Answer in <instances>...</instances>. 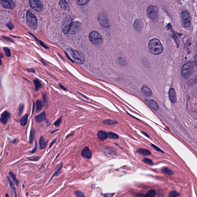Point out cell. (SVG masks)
Returning <instances> with one entry per match:
<instances>
[{
	"label": "cell",
	"instance_id": "obj_1",
	"mask_svg": "<svg viewBox=\"0 0 197 197\" xmlns=\"http://www.w3.org/2000/svg\"><path fill=\"white\" fill-rule=\"evenodd\" d=\"M149 49L152 54L158 55L163 51V47L158 39L154 38L150 40L149 43Z\"/></svg>",
	"mask_w": 197,
	"mask_h": 197
},
{
	"label": "cell",
	"instance_id": "obj_2",
	"mask_svg": "<svg viewBox=\"0 0 197 197\" xmlns=\"http://www.w3.org/2000/svg\"><path fill=\"white\" fill-rule=\"evenodd\" d=\"M67 54L73 61L79 64H82L85 61V58L82 54L71 48L67 49Z\"/></svg>",
	"mask_w": 197,
	"mask_h": 197
},
{
	"label": "cell",
	"instance_id": "obj_3",
	"mask_svg": "<svg viewBox=\"0 0 197 197\" xmlns=\"http://www.w3.org/2000/svg\"><path fill=\"white\" fill-rule=\"evenodd\" d=\"M26 23L28 28L31 29H36L37 27V17L30 10H28L26 13Z\"/></svg>",
	"mask_w": 197,
	"mask_h": 197
},
{
	"label": "cell",
	"instance_id": "obj_4",
	"mask_svg": "<svg viewBox=\"0 0 197 197\" xmlns=\"http://www.w3.org/2000/svg\"><path fill=\"white\" fill-rule=\"evenodd\" d=\"M89 39L91 43L94 45H100L103 42V39L101 35L96 31L90 33Z\"/></svg>",
	"mask_w": 197,
	"mask_h": 197
},
{
	"label": "cell",
	"instance_id": "obj_5",
	"mask_svg": "<svg viewBox=\"0 0 197 197\" xmlns=\"http://www.w3.org/2000/svg\"><path fill=\"white\" fill-rule=\"evenodd\" d=\"M182 24L186 28L190 27L191 25V16L189 12L184 10L180 13Z\"/></svg>",
	"mask_w": 197,
	"mask_h": 197
},
{
	"label": "cell",
	"instance_id": "obj_6",
	"mask_svg": "<svg viewBox=\"0 0 197 197\" xmlns=\"http://www.w3.org/2000/svg\"><path fill=\"white\" fill-rule=\"evenodd\" d=\"M193 64L191 61L184 64L181 70V75L183 77L185 78H189L193 70Z\"/></svg>",
	"mask_w": 197,
	"mask_h": 197
},
{
	"label": "cell",
	"instance_id": "obj_7",
	"mask_svg": "<svg viewBox=\"0 0 197 197\" xmlns=\"http://www.w3.org/2000/svg\"><path fill=\"white\" fill-rule=\"evenodd\" d=\"M73 22L70 16H67L63 20L62 24L61 29L64 34H67L70 31Z\"/></svg>",
	"mask_w": 197,
	"mask_h": 197
},
{
	"label": "cell",
	"instance_id": "obj_8",
	"mask_svg": "<svg viewBox=\"0 0 197 197\" xmlns=\"http://www.w3.org/2000/svg\"><path fill=\"white\" fill-rule=\"evenodd\" d=\"M29 4L32 9L37 13L43 11L44 6L40 0H29Z\"/></svg>",
	"mask_w": 197,
	"mask_h": 197
},
{
	"label": "cell",
	"instance_id": "obj_9",
	"mask_svg": "<svg viewBox=\"0 0 197 197\" xmlns=\"http://www.w3.org/2000/svg\"><path fill=\"white\" fill-rule=\"evenodd\" d=\"M147 14L149 17L153 20L157 19L158 11L157 7L155 6H150L147 9Z\"/></svg>",
	"mask_w": 197,
	"mask_h": 197
},
{
	"label": "cell",
	"instance_id": "obj_10",
	"mask_svg": "<svg viewBox=\"0 0 197 197\" xmlns=\"http://www.w3.org/2000/svg\"><path fill=\"white\" fill-rule=\"evenodd\" d=\"M98 20L102 27L108 28L110 27L108 16L104 12H101L98 15Z\"/></svg>",
	"mask_w": 197,
	"mask_h": 197
},
{
	"label": "cell",
	"instance_id": "obj_11",
	"mask_svg": "<svg viewBox=\"0 0 197 197\" xmlns=\"http://www.w3.org/2000/svg\"><path fill=\"white\" fill-rule=\"evenodd\" d=\"M0 4L4 8L9 9H13L16 7L13 0H0Z\"/></svg>",
	"mask_w": 197,
	"mask_h": 197
},
{
	"label": "cell",
	"instance_id": "obj_12",
	"mask_svg": "<svg viewBox=\"0 0 197 197\" xmlns=\"http://www.w3.org/2000/svg\"><path fill=\"white\" fill-rule=\"evenodd\" d=\"M10 117V114L7 111H5L2 113L0 118V122L3 124H6L9 119Z\"/></svg>",
	"mask_w": 197,
	"mask_h": 197
},
{
	"label": "cell",
	"instance_id": "obj_13",
	"mask_svg": "<svg viewBox=\"0 0 197 197\" xmlns=\"http://www.w3.org/2000/svg\"><path fill=\"white\" fill-rule=\"evenodd\" d=\"M81 154L82 157L86 159H90L92 157V154L88 147H85L83 149Z\"/></svg>",
	"mask_w": 197,
	"mask_h": 197
},
{
	"label": "cell",
	"instance_id": "obj_14",
	"mask_svg": "<svg viewBox=\"0 0 197 197\" xmlns=\"http://www.w3.org/2000/svg\"><path fill=\"white\" fill-rule=\"evenodd\" d=\"M81 24L80 22H73L70 31H71L72 33H76L79 31L81 28Z\"/></svg>",
	"mask_w": 197,
	"mask_h": 197
},
{
	"label": "cell",
	"instance_id": "obj_15",
	"mask_svg": "<svg viewBox=\"0 0 197 197\" xmlns=\"http://www.w3.org/2000/svg\"><path fill=\"white\" fill-rule=\"evenodd\" d=\"M59 5L63 9L68 10L70 8V1L69 0H59Z\"/></svg>",
	"mask_w": 197,
	"mask_h": 197
},
{
	"label": "cell",
	"instance_id": "obj_16",
	"mask_svg": "<svg viewBox=\"0 0 197 197\" xmlns=\"http://www.w3.org/2000/svg\"><path fill=\"white\" fill-rule=\"evenodd\" d=\"M169 97L171 103H174L176 101V97L174 89L171 88L169 91Z\"/></svg>",
	"mask_w": 197,
	"mask_h": 197
},
{
	"label": "cell",
	"instance_id": "obj_17",
	"mask_svg": "<svg viewBox=\"0 0 197 197\" xmlns=\"http://www.w3.org/2000/svg\"><path fill=\"white\" fill-rule=\"evenodd\" d=\"M36 121L38 123H40L46 120V112L44 111L40 114V115L37 116L35 117Z\"/></svg>",
	"mask_w": 197,
	"mask_h": 197
},
{
	"label": "cell",
	"instance_id": "obj_18",
	"mask_svg": "<svg viewBox=\"0 0 197 197\" xmlns=\"http://www.w3.org/2000/svg\"><path fill=\"white\" fill-rule=\"evenodd\" d=\"M97 136L99 139L102 141H104L108 138V134L104 131H99L97 133Z\"/></svg>",
	"mask_w": 197,
	"mask_h": 197
},
{
	"label": "cell",
	"instance_id": "obj_19",
	"mask_svg": "<svg viewBox=\"0 0 197 197\" xmlns=\"http://www.w3.org/2000/svg\"><path fill=\"white\" fill-rule=\"evenodd\" d=\"M141 91L145 96L150 97L152 95V92L148 87L144 86L141 88Z\"/></svg>",
	"mask_w": 197,
	"mask_h": 197
},
{
	"label": "cell",
	"instance_id": "obj_20",
	"mask_svg": "<svg viewBox=\"0 0 197 197\" xmlns=\"http://www.w3.org/2000/svg\"><path fill=\"white\" fill-rule=\"evenodd\" d=\"M142 23L140 19H136L134 22V27L137 31H141L142 28Z\"/></svg>",
	"mask_w": 197,
	"mask_h": 197
},
{
	"label": "cell",
	"instance_id": "obj_21",
	"mask_svg": "<svg viewBox=\"0 0 197 197\" xmlns=\"http://www.w3.org/2000/svg\"><path fill=\"white\" fill-rule=\"evenodd\" d=\"M138 153L142 155L143 156H150L151 155V152L150 150L145 149L141 148L138 150Z\"/></svg>",
	"mask_w": 197,
	"mask_h": 197
},
{
	"label": "cell",
	"instance_id": "obj_22",
	"mask_svg": "<svg viewBox=\"0 0 197 197\" xmlns=\"http://www.w3.org/2000/svg\"><path fill=\"white\" fill-rule=\"evenodd\" d=\"M47 141L45 140L43 136L40 137V150H43L46 147Z\"/></svg>",
	"mask_w": 197,
	"mask_h": 197
},
{
	"label": "cell",
	"instance_id": "obj_23",
	"mask_svg": "<svg viewBox=\"0 0 197 197\" xmlns=\"http://www.w3.org/2000/svg\"><path fill=\"white\" fill-rule=\"evenodd\" d=\"M28 114H25L24 116H22L20 120L21 125L22 126H25L26 125L28 121Z\"/></svg>",
	"mask_w": 197,
	"mask_h": 197
},
{
	"label": "cell",
	"instance_id": "obj_24",
	"mask_svg": "<svg viewBox=\"0 0 197 197\" xmlns=\"http://www.w3.org/2000/svg\"><path fill=\"white\" fill-rule=\"evenodd\" d=\"M7 180H8L9 184H10V189H11L12 193L14 194L15 196H17L16 188H15L14 186L13 185V182H12L11 180H10V177L9 176L7 177Z\"/></svg>",
	"mask_w": 197,
	"mask_h": 197
},
{
	"label": "cell",
	"instance_id": "obj_25",
	"mask_svg": "<svg viewBox=\"0 0 197 197\" xmlns=\"http://www.w3.org/2000/svg\"><path fill=\"white\" fill-rule=\"evenodd\" d=\"M116 150L112 148V147H109L106 149L107 153L109 155L112 156H117V153Z\"/></svg>",
	"mask_w": 197,
	"mask_h": 197
},
{
	"label": "cell",
	"instance_id": "obj_26",
	"mask_svg": "<svg viewBox=\"0 0 197 197\" xmlns=\"http://www.w3.org/2000/svg\"><path fill=\"white\" fill-rule=\"evenodd\" d=\"M63 165V162H61V163L60 164L59 166H58V168H57L56 170H55V172H54V174H53V175H52L50 181H49V182H50L51 180L52 179H53L54 177L55 176L58 175L60 171H61Z\"/></svg>",
	"mask_w": 197,
	"mask_h": 197
},
{
	"label": "cell",
	"instance_id": "obj_27",
	"mask_svg": "<svg viewBox=\"0 0 197 197\" xmlns=\"http://www.w3.org/2000/svg\"><path fill=\"white\" fill-rule=\"evenodd\" d=\"M103 124L108 125H113L118 124L116 121L111 119H108L104 120L103 122Z\"/></svg>",
	"mask_w": 197,
	"mask_h": 197
},
{
	"label": "cell",
	"instance_id": "obj_28",
	"mask_svg": "<svg viewBox=\"0 0 197 197\" xmlns=\"http://www.w3.org/2000/svg\"><path fill=\"white\" fill-rule=\"evenodd\" d=\"M9 175H10V177L13 179V181L15 184H16V185L18 186V185L19 184V181L18 180H17V178H16V175L12 172H9Z\"/></svg>",
	"mask_w": 197,
	"mask_h": 197
},
{
	"label": "cell",
	"instance_id": "obj_29",
	"mask_svg": "<svg viewBox=\"0 0 197 197\" xmlns=\"http://www.w3.org/2000/svg\"><path fill=\"white\" fill-rule=\"evenodd\" d=\"M155 191L151 189L148 191L144 195L146 197H154L156 195Z\"/></svg>",
	"mask_w": 197,
	"mask_h": 197
},
{
	"label": "cell",
	"instance_id": "obj_30",
	"mask_svg": "<svg viewBox=\"0 0 197 197\" xmlns=\"http://www.w3.org/2000/svg\"><path fill=\"white\" fill-rule=\"evenodd\" d=\"M150 104L151 107L153 108V109L157 110L159 108L158 105L157 103L154 100H151L150 101Z\"/></svg>",
	"mask_w": 197,
	"mask_h": 197
},
{
	"label": "cell",
	"instance_id": "obj_31",
	"mask_svg": "<svg viewBox=\"0 0 197 197\" xmlns=\"http://www.w3.org/2000/svg\"><path fill=\"white\" fill-rule=\"evenodd\" d=\"M107 134L108 137H109L110 139H118L119 138L118 134L115 133H112V132H108Z\"/></svg>",
	"mask_w": 197,
	"mask_h": 197
},
{
	"label": "cell",
	"instance_id": "obj_32",
	"mask_svg": "<svg viewBox=\"0 0 197 197\" xmlns=\"http://www.w3.org/2000/svg\"><path fill=\"white\" fill-rule=\"evenodd\" d=\"M34 82L35 85V90L36 91H39L42 86L41 84L40 81L37 79L34 80Z\"/></svg>",
	"mask_w": 197,
	"mask_h": 197
},
{
	"label": "cell",
	"instance_id": "obj_33",
	"mask_svg": "<svg viewBox=\"0 0 197 197\" xmlns=\"http://www.w3.org/2000/svg\"><path fill=\"white\" fill-rule=\"evenodd\" d=\"M89 1V0H76V3L78 5L80 6L86 5Z\"/></svg>",
	"mask_w": 197,
	"mask_h": 197
},
{
	"label": "cell",
	"instance_id": "obj_34",
	"mask_svg": "<svg viewBox=\"0 0 197 197\" xmlns=\"http://www.w3.org/2000/svg\"><path fill=\"white\" fill-rule=\"evenodd\" d=\"M35 131L34 130V129H32L31 131L30 137V143L31 144L32 143L34 139V138H35Z\"/></svg>",
	"mask_w": 197,
	"mask_h": 197
},
{
	"label": "cell",
	"instance_id": "obj_35",
	"mask_svg": "<svg viewBox=\"0 0 197 197\" xmlns=\"http://www.w3.org/2000/svg\"><path fill=\"white\" fill-rule=\"evenodd\" d=\"M163 172L169 175H173L174 174L173 171L168 168H164L163 169Z\"/></svg>",
	"mask_w": 197,
	"mask_h": 197
},
{
	"label": "cell",
	"instance_id": "obj_36",
	"mask_svg": "<svg viewBox=\"0 0 197 197\" xmlns=\"http://www.w3.org/2000/svg\"><path fill=\"white\" fill-rule=\"evenodd\" d=\"M36 105L37 112H40V111H41V110L42 109V108H43V104H42L41 101L40 100H37L36 101Z\"/></svg>",
	"mask_w": 197,
	"mask_h": 197
},
{
	"label": "cell",
	"instance_id": "obj_37",
	"mask_svg": "<svg viewBox=\"0 0 197 197\" xmlns=\"http://www.w3.org/2000/svg\"><path fill=\"white\" fill-rule=\"evenodd\" d=\"M32 36H33L34 38L35 39V40H36L37 42V43H38L39 44H40V46H41L43 47L44 48H45V49H49V48H48V47L47 46H46V45L44 44V43H43V42L41 41V40H38L36 37L34 35H32L31 33H29Z\"/></svg>",
	"mask_w": 197,
	"mask_h": 197
},
{
	"label": "cell",
	"instance_id": "obj_38",
	"mask_svg": "<svg viewBox=\"0 0 197 197\" xmlns=\"http://www.w3.org/2000/svg\"><path fill=\"white\" fill-rule=\"evenodd\" d=\"M180 194L176 191H172V192H169L168 197H176L179 196Z\"/></svg>",
	"mask_w": 197,
	"mask_h": 197
},
{
	"label": "cell",
	"instance_id": "obj_39",
	"mask_svg": "<svg viewBox=\"0 0 197 197\" xmlns=\"http://www.w3.org/2000/svg\"><path fill=\"white\" fill-rule=\"evenodd\" d=\"M142 161L146 164L150 165H153V161L151 159L148 158H144L142 160Z\"/></svg>",
	"mask_w": 197,
	"mask_h": 197
},
{
	"label": "cell",
	"instance_id": "obj_40",
	"mask_svg": "<svg viewBox=\"0 0 197 197\" xmlns=\"http://www.w3.org/2000/svg\"><path fill=\"white\" fill-rule=\"evenodd\" d=\"M3 49L7 57H9L11 56V52H10V49L8 47H3Z\"/></svg>",
	"mask_w": 197,
	"mask_h": 197
},
{
	"label": "cell",
	"instance_id": "obj_41",
	"mask_svg": "<svg viewBox=\"0 0 197 197\" xmlns=\"http://www.w3.org/2000/svg\"><path fill=\"white\" fill-rule=\"evenodd\" d=\"M24 108H25V105L23 104H21L19 106V116L22 115L23 112Z\"/></svg>",
	"mask_w": 197,
	"mask_h": 197
},
{
	"label": "cell",
	"instance_id": "obj_42",
	"mask_svg": "<svg viewBox=\"0 0 197 197\" xmlns=\"http://www.w3.org/2000/svg\"><path fill=\"white\" fill-rule=\"evenodd\" d=\"M75 195L78 197H85V195L81 191H76L74 192Z\"/></svg>",
	"mask_w": 197,
	"mask_h": 197
},
{
	"label": "cell",
	"instance_id": "obj_43",
	"mask_svg": "<svg viewBox=\"0 0 197 197\" xmlns=\"http://www.w3.org/2000/svg\"><path fill=\"white\" fill-rule=\"evenodd\" d=\"M43 98L44 105H45V106H46V108H47L48 107L47 97V96L46 94H44V93L43 94Z\"/></svg>",
	"mask_w": 197,
	"mask_h": 197
},
{
	"label": "cell",
	"instance_id": "obj_44",
	"mask_svg": "<svg viewBox=\"0 0 197 197\" xmlns=\"http://www.w3.org/2000/svg\"><path fill=\"white\" fill-rule=\"evenodd\" d=\"M151 145L152 146V147L155 150H156V151L162 153H164V152L163 151H162V150H161L160 148H159V147H158L157 146L154 145V144H151Z\"/></svg>",
	"mask_w": 197,
	"mask_h": 197
},
{
	"label": "cell",
	"instance_id": "obj_45",
	"mask_svg": "<svg viewBox=\"0 0 197 197\" xmlns=\"http://www.w3.org/2000/svg\"><path fill=\"white\" fill-rule=\"evenodd\" d=\"M61 118H60L59 119L57 120L56 121H55L54 123V124L55 126H59L60 125V124H61Z\"/></svg>",
	"mask_w": 197,
	"mask_h": 197
},
{
	"label": "cell",
	"instance_id": "obj_46",
	"mask_svg": "<svg viewBox=\"0 0 197 197\" xmlns=\"http://www.w3.org/2000/svg\"><path fill=\"white\" fill-rule=\"evenodd\" d=\"M37 142H35V146H34V147L33 149L31 151L29 152V153H34L36 151V150L37 149Z\"/></svg>",
	"mask_w": 197,
	"mask_h": 197
},
{
	"label": "cell",
	"instance_id": "obj_47",
	"mask_svg": "<svg viewBox=\"0 0 197 197\" xmlns=\"http://www.w3.org/2000/svg\"><path fill=\"white\" fill-rule=\"evenodd\" d=\"M28 159H29L30 161H36L40 159V157H32L31 158H28Z\"/></svg>",
	"mask_w": 197,
	"mask_h": 197
},
{
	"label": "cell",
	"instance_id": "obj_48",
	"mask_svg": "<svg viewBox=\"0 0 197 197\" xmlns=\"http://www.w3.org/2000/svg\"><path fill=\"white\" fill-rule=\"evenodd\" d=\"M7 25L10 30H13V28H14V27H13V24H12L11 22H9V23L7 24Z\"/></svg>",
	"mask_w": 197,
	"mask_h": 197
},
{
	"label": "cell",
	"instance_id": "obj_49",
	"mask_svg": "<svg viewBox=\"0 0 197 197\" xmlns=\"http://www.w3.org/2000/svg\"><path fill=\"white\" fill-rule=\"evenodd\" d=\"M3 37L7 41H9L11 42V43H13V40H12L11 39L9 38V37L4 36H3Z\"/></svg>",
	"mask_w": 197,
	"mask_h": 197
},
{
	"label": "cell",
	"instance_id": "obj_50",
	"mask_svg": "<svg viewBox=\"0 0 197 197\" xmlns=\"http://www.w3.org/2000/svg\"><path fill=\"white\" fill-rule=\"evenodd\" d=\"M27 70H28V72H29V73H36V71L35 70H34V68H29V69H27Z\"/></svg>",
	"mask_w": 197,
	"mask_h": 197
},
{
	"label": "cell",
	"instance_id": "obj_51",
	"mask_svg": "<svg viewBox=\"0 0 197 197\" xmlns=\"http://www.w3.org/2000/svg\"><path fill=\"white\" fill-rule=\"evenodd\" d=\"M56 139H55V140H54L52 141V142L50 144V146H49V147H50V148H51V147L52 146L54 145V144H55V142H56Z\"/></svg>",
	"mask_w": 197,
	"mask_h": 197
},
{
	"label": "cell",
	"instance_id": "obj_52",
	"mask_svg": "<svg viewBox=\"0 0 197 197\" xmlns=\"http://www.w3.org/2000/svg\"><path fill=\"white\" fill-rule=\"evenodd\" d=\"M141 133L142 134H143L144 135V136L148 138H150V136L147 133H146L145 132H142Z\"/></svg>",
	"mask_w": 197,
	"mask_h": 197
},
{
	"label": "cell",
	"instance_id": "obj_53",
	"mask_svg": "<svg viewBox=\"0 0 197 197\" xmlns=\"http://www.w3.org/2000/svg\"><path fill=\"white\" fill-rule=\"evenodd\" d=\"M59 86L61 87V89H63L64 90V91H66L67 89L64 86H63V85H62L61 84H60Z\"/></svg>",
	"mask_w": 197,
	"mask_h": 197
},
{
	"label": "cell",
	"instance_id": "obj_54",
	"mask_svg": "<svg viewBox=\"0 0 197 197\" xmlns=\"http://www.w3.org/2000/svg\"><path fill=\"white\" fill-rule=\"evenodd\" d=\"M73 134L72 133V134H71L67 135V136L66 138H68L69 137L71 136Z\"/></svg>",
	"mask_w": 197,
	"mask_h": 197
},
{
	"label": "cell",
	"instance_id": "obj_55",
	"mask_svg": "<svg viewBox=\"0 0 197 197\" xmlns=\"http://www.w3.org/2000/svg\"><path fill=\"white\" fill-rule=\"evenodd\" d=\"M2 61L1 60V58H0V65H2Z\"/></svg>",
	"mask_w": 197,
	"mask_h": 197
},
{
	"label": "cell",
	"instance_id": "obj_56",
	"mask_svg": "<svg viewBox=\"0 0 197 197\" xmlns=\"http://www.w3.org/2000/svg\"><path fill=\"white\" fill-rule=\"evenodd\" d=\"M6 196L9 197V195L6 194Z\"/></svg>",
	"mask_w": 197,
	"mask_h": 197
}]
</instances>
